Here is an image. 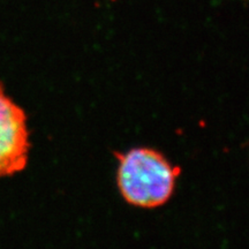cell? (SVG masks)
<instances>
[{"mask_svg": "<svg viewBox=\"0 0 249 249\" xmlns=\"http://www.w3.org/2000/svg\"><path fill=\"white\" fill-rule=\"evenodd\" d=\"M118 160L117 185L121 196L134 207L154 209L172 197L181 169L158 150L133 148L114 152Z\"/></svg>", "mask_w": 249, "mask_h": 249, "instance_id": "obj_1", "label": "cell"}, {"mask_svg": "<svg viewBox=\"0 0 249 249\" xmlns=\"http://www.w3.org/2000/svg\"><path fill=\"white\" fill-rule=\"evenodd\" d=\"M30 135L23 108L6 95L0 82V178L26 169Z\"/></svg>", "mask_w": 249, "mask_h": 249, "instance_id": "obj_2", "label": "cell"}]
</instances>
